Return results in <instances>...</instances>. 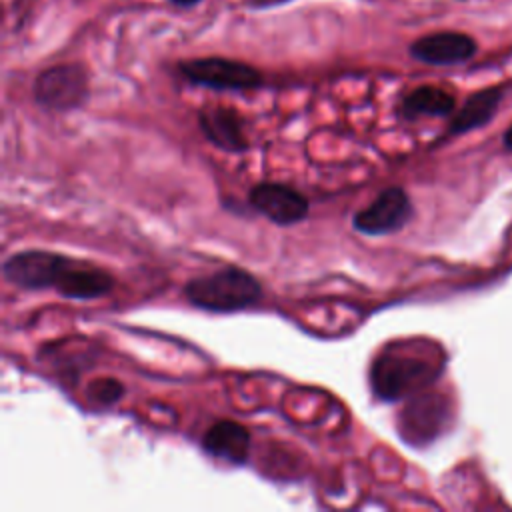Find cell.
Instances as JSON below:
<instances>
[{
  "label": "cell",
  "instance_id": "6da1fadb",
  "mask_svg": "<svg viewBox=\"0 0 512 512\" xmlns=\"http://www.w3.org/2000/svg\"><path fill=\"white\" fill-rule=\"evenodd\" d=\"M184 296L200 310L238 312L254 306L262 298V284L248 270L230 266L188 280Z\"/></svg>",
  "mask_w": 512,
  "mask_h": 512
},
{
  "label": "cell",
  "instance_id": "7a4b0ae2",
  "mask_svg": "<svg viewBox=\"0 0 512 512\" xmlns=\"http://www.w3.org/2000/svg\"><path fill=\"white\" fill-rule=\"evenodd\" d=\"M440 374V366L410 350H386L370 368V384L378 398L392 402L414 394Z\"/></svg>",
  "mask_w": 512,
  "mask_h": 512
},
{
  "label": "cell",
  "instance_id": "3957f363",
  "mask_svg": "<svg viewBox=\"0 0 512 512\" xmlns=\"http://www.w3.org/2000/svg\"><path fill=\"white\" fill-rule=\"evenodd\" d=\"M34 102L52 112L80 108L88 98V74L80 64H56L42 70L32 86Z\"/></svg>",
  "mask_w": 512,
  "mask_h": 512
},
{
  "label": "cell",
  "instance_id": "277c9868",
  "mask_svg": "<svg viewBox=\"0 0 512 512\" xmlns=\"http://www.w3.org/2000/svg\"><path fill=\"white\" fill-rule=\"evenodd\" d=\"M180 72L192 84L212 90H254L262 84V74L254 66L218 56L180 62Z\"/></svg>",
  "mask_w": 512,
  "mask_h": 512
},
{
  "label": "cell",
  "instance_id": "5b68a950",
  "mask_svg": "<svg viewBox=\"0 0 512 512\" xmlns=\"http://www.w3.org/2000/svg\"><path fill=\"white\" fill-rule=\"evenodd\" d=\"M68 260V256L50 250H22L2 264V274L16 288L56 290Z\"/></svg>",
  "mask_w": 512,
  "mask_h": 512
},
{
  "label": "cell",
  "instance_id": "8992f818",
  "mask_svg": "<svg viewBox=\"0 0 512 512\" xmlns=\"http://www.w3.org/2000/svg\"><path fill=\"white\" fill-rule=\"evenodd\" d=\"M410 218L412 202L408 194L398 186H390L352 216V226L366 236H386L404 228Z\"/></svg>",
  "mask_w": 512,
  "mask_h": 512
},
{
  "label": "cell",
  "instance_id": "52a82bcc",
  "mask_svg": "<svg viewBox=\"0 0 512 512\" xmlns=\"http://www.w3.org/2000/svg\"><path fill=\"white\" fill-rule=\"evenodd\" d=\"M252 210L278 226H292L308 216V198L282 182H260L248 194Z\"/></svg>",
  "mask_w": 512,
  "mask_h": 512
},
{
  "label": "cell",
  "instance_id": "ba28073f",
  "mask_svg": "<svg viewBox=\"0 0 512 512\" xmlns=\"http://www.w3.org/2000/svg\"><path fill=\"white\" fill-rule=\"evenodd\" d=\"M476 52V42L462 32H434L418 38L410 46V54L426 64L448 66L460 64L472 58Z\"/></svg>",
  "mask_w": 512,
  "mask_h": 512
},
{
  "label": "cell",
  "instance_id": "9c48e42d",
  "mask_svg": "<svg viewBox=\"0 0 512 512\" xmlns=\"http://www.w3.org/2000/svg\"><path fill=\"white\" fill-rule=\"evenodd\" d=\"M112 286L114 278L106 270L70 258L56 292L68 300H96L106 296Z\"/></svg>",
  "mask_w": 512,
  "mask_h": 512
},
{
  "label": "cell",
  "instance_id": "30bf717a",
  "mask_svg": "<svg viewBox=\"0 0 512 512\" xmlns=\"http://www.w3.org/2000/svg\"><path fill=\"white\" fill-rule=\"evenodd\" d=\"M198 124H200L202 134L214 146H218L226 152L238 154V152H244L248 148V140L244 136L242 120L230 108H222V106L204 108L198 116Z\"/></svg>",
  "mask_w": 512,
  "mask_h": 512
},
{
  "label": "cell",
  "instance_id": "8fae6325",
  "mask_svg": "<svg viewBox=\"0 0 512 512\" xmlns=\"http://www.w3.org/2000/svg\"><path fill=\"white\" fill-rule=\"evenodd\" d=\"M202 448L214 458L244 464L250 454V432L234 420H220L204 432Z\"/></svg>",
  "mask_w": 512,
  "mask_h": 512
},
{
  "label": "cell",
  "instance_id": "7c38bea8",
  "mask_svg": "<svg viewBox=\"0 0 512 512\" xmlns=\"http://www.w3.org/2000/svg\"><path fill=\"white\" fill-rule=\"evenodd\" d=\"M444 418L442 400L436 396L414 398L402 412V434L410 442H428L440 430Z\"/></svg>",
  "mask_w": 512,
  "mask_h": 512
},
{
  "label": "cell",
  "instance_id": "4fadbf2b",
  "mask_svg": "<svg viewBox=\"0 0 512 512\" xmlns=\"http://www.w3.org/2000/svg\"><path fill=\"white\" fill-rule=\"evenodd\" d=\"M454 110V96L438 86H420L412 90L400 106L402 116H448Z\"/></svg>",
  "mask_w": 512,
  "mask_h": 512
},
{
  "label": "cell",
  "instance_id": "5bb4252c",
  "mask_svg": "<svg viewBox=\"0 0 512 512\" xmlns=\"http://www.w3.org/2000/svg\"><path fill=\"white\" fill-rule=\"evenodd\" d=\"M498 102H500V90H496V88H486V90L472 94L464 102V106L456 112V116L450 124L452 132H466V130L482 126L484 122H488L492 118Z\"/></svg>",
  "mask_w": 512,
  "mask_h": 512
},
{
  "label": "cell",
  "instance_id": "9a60e30c",
  "mask_svg": "<svg viewBox=\"0 0 512 512\" xmlns=\"http://www.w3.org/2000/svg\"><path fill=\"white\" fill-rule=\"evenodd\" d=\"M124 394V386L114 378H98L88 384L86 398L96 406H110L120 400Z\"/></svg>",
  "mask_w": 512,
  "mask_h": 512
},
{
  "label": "cell",
  "instance_id": "2e32d148",
  "mask_svg": "<svg viewBox=\"0 0 512 512\" xmlns=\"http://www.w3.org/2000/svg\"><path fill=\"white\" fill-rule=\"evenodd\" d=\"M504 144H506V148L508 150H512V126L508 128V132L504 134Z\"/></svg>",
  "mask_w": 512,
  "mask_h": 512
},
{
  "label": "cell",
  "instance_id": "e0dca14e",
  "mask_svg": "<svg viewBox=\"0 0 512 512\" xmlns=\"http://www.w3.org/2000/svg\"><path fill=\"white\" fill-rule=\"evenodd\" d=\"M170 2H174V4H178V6H194V4H198L200 0H170Z\"/></svg>",
  "mask_w": 512,
  "mask_h": 512
},
{
  "label": "cell",
  "instance_id": "ac0fdd59",
  "mask_svg": "<svg viewBox=\"0 0 512 512\" xmlns=\"http://www.w3.org/2000/svg\"><path fill=\"white\" fill-rule=\"evenodd\" d=\"M258 2H262V4H270V2H280V0H258Z\"/></svg>",
  "mask_w": 512,
  "mask_h": 512
}]
</instances>
